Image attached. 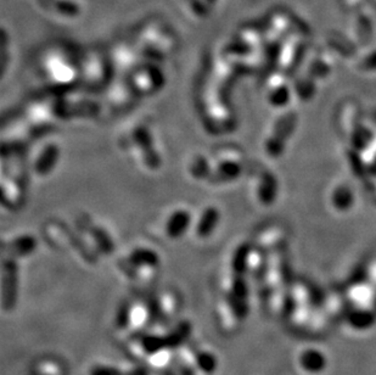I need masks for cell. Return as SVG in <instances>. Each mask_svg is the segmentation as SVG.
Masks as SVG:
<instances>
[{"label": "cell", "mask_w": 376, "mask_h": 375, "mask_svg": "<svg viewBox=\"0 0 376 375\" xmlns=\"http://www.w3.org/2000/svg\"><path fill=\"white\" fill-rule=\"evenodd\" d=\"M324 300L316 289L307 284H298L292 289V321L297 326H309L314 316L321 311Z\"/></svg>", "instance_id": "6da1fadb"}, {"label": "cell", "mask_w": 376, "mask_h": 375, "mask_svg": "<svg viewBox=\"0 0 376 375\" xmlns=\"http://www.w3.org/2000/svg\"><path fill=\"white\" fill-rule=\"evenodd\" d=\"M191 333V324L189 322H182L171 334L164 336H146L142 342L143 350L153 355L159 351L171 350L184 344Z\"/></svg>", "instance_id": "7a4b0ae2"}, {"label": "cell", "mask_w": 376, "mask_h": 375, "mask_svg": "<svg viewBox=\"0 0 376 375\" xmlns=\"http://www.w3.org/2000/svg\"><path fill=\"white\" fill-rule=\"evenodd\" d=\"M17 297V266L8 258L0 263V306L9 311L15 306Z\"/></svg>", "instance_id": "3957f363"}, {"label": "cell", "mask_w": 376, "mask_h": 375, "mask_svg": "<svg viewBox=\"0 0 376 375\" xmlns=\"http://www.w3.org/2000/svg\"><path fill=\"white\" fill-rule=\"evenodd\" d=\"M345 321L354 331H368L375 324L376 313L369 307L352 306L347 311Z\"/></svg>", "instance_id": "277c9868"}, {"label": "cell", "mask_w": 376, "mask_h": 375, "mask_svg": "<svg viewBox=\"0 0 376 375\" xmlns=\"http://www.w3.org/2000/svg\"><path fill=\"white\" fill-rule=\"evenodd\" d=\"M300 365L311 374H319L327 368V360L322 351L307 349L300 356Z\"/></svg>", "instance_id": "5b68a950"}, {"label": "cell", "mask_w": 376, "mask_h": 375, "mask_svg": "<svg viewBox=\"0 0 376 375\" xmlns=\"http://www.w3.org/2000/svg\"><path fill=\"white\" fill-rule=\"evenodd\" d=\"M190 363L195 367V369L203 374H213L218 368V360L216 356L203 350H194L189 352Z\"/></svg>", "instance_id": "8992f818"}, {"label": "cell", "mask_w": 376, "mask_h": 375, "mask_svg": "<svg viewBox=\"0 0 376 375\" xmlns=\"http://www.w3.org/2000/svg\"><path fill=\"white\" fill-rule=\"evenodd\" d=\"M155 255V253H154ZM146 250H137L130 255V265L137 268H154L156 266V257Z\"/></svg>", "instance_id": "52a82bcc"}, {"label": "cell", "mask_w": 376, "mask_h": 375, "mask_svg": "<svg viewBox=\"0 0 376 375\" xmlns=\"http://www.w3.org/2000/svg\"><path fill=\"white\" fill-rule=\"evenodd\" d=\"M35 249V240L33 238L25 237L16 239L11 242L10 251L12 256L21 257L27 256L31 252H33Z\"/></svg>", "instance_id": "ba28073f"}, {"label": "cell", "mask_w": 376, "mask_h": 375, "mask_svg": "<svg viewBox=\"0 0 376 375\" xmlns=\"http://www.w3.org/2000/svg\"><path fill=\"white\" fill-rule=\"evenodd\" d=\"M177 306H178V302H177V299L173 294H166L162 297V300L159 303L160 311L164 312L162 315L169 317L173 316Z\"/></svg>", "instance_id": "9c48e42d"}, {"label": "cell", "mask_w": 376, "mask_h": 375, "mask_svg": "<svg viewBox=\"0 0 376 375\" xmlns=\"http://www.w3.org/2000/svg\"><path fill=\"white\" fill-rule=\"evenodd\" d=\"M37 369L40 375H62L61 365L55 360H43L38 365Z\"/></svg>", "instance_id": "30bf717a"}, {"label": "cell", "mask_w": 376, "mask_h": 375, "mask_svg": "<svg viewBox=\"0 0 376 375\" xmlns=\"http://www.w3.org/2000/svg\"><path fill=\"white\" fill-rule=\"evenodd\" d=\"M90 375H123V373L110 365H96L90 372Z\"/></svg>", "instance_id": "8fae6325"}, {"label": "cell", "mask_w": 376, "mask_h": 375, "mask_svg": "<svg viewBox=\"0 0 376 375\" xmlns=\"http://www.w3.org/2000/svg\"><path fill=\"white\" fill-rule=\"evenodd\" d=\"M123 375H148V370L144 368H134V369L126 372Z\"/></svg>", "instance_id": "7c38bea8"}]
</instances>
